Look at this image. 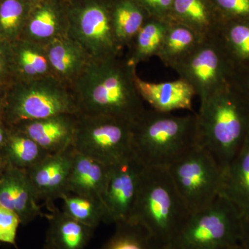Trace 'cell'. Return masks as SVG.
Listing matches in <instances>:
<instances>
[{"instance_id":"obj_1","label":"cell","mask_w":249,"mask_h":249,"mask_svg":"<svg viewBox=\"0 0 249 249\" xmlns=\"http://www.w3.org/2000/svg\"><path fill=\"white\" fill-rule=\"evenodd\" d=\"M136 70L121 55L91 59L71 87L79 114L134 124L146 109L136 88Z\"/></svg>"},{"instance_id":"obj_2","label":"cell","mask_w":249,"mask_h":249,"mask_svg":"<svg viewBox=\"0 0 249 249\" xmlns=\"http://www.w3.org/2000/svg\"><path fill=\"white\" fill-rule=\"evenodd\" d=\"M196 126L198 144L224 171L249 132V101L232 79L201 103Z\"/></svg>"},{"instance_id":"obj_3","label":"cell","mask_w":249,"mask_h":249,"mask_svg":"<svg viewBox=\"0 0 249 249\" xmlns=\"http://www.w3.org/2000/svg\"><path fill=\"white\" fill-rule=\"evenodd\" d=\"M197 142L196 114L145 109L132 124L134 157L144 167H169Z\"/></svg>"},{"instance_id":"obj_4","label":"cell","mask_w":249,"mask_h":249,"mask_svg":"<svg viewBox=\"0 0 249 249\" xmlns=\"http://www.w3.org/2000/svg\"><path fill=\"white\" fill-rule=\"evenodd\" d=\"M191 215L166 167H144L129 220L146 229L165 249Z\"/></svg>"},{"instance_id":"obj_5","label":"cell","mask_w":249,"mask_h":249,"mask_svg":"<svg viewBox=\"0 0 249 249\" xmlns=\"http://www.w3.org/2000/svg\"><path fill=\"white\" fill-rule=\"evenodd\" d=\"M79 114L73 91L53 76L14 81L6 87L0 119L7 128L23 121Z\"/></svg>"},{"instance_id":"obj_6","label":"cell","mask_w":249,"mask_h":249,"mask_svg":"<svg viewBox=\"0 0 249 249\" xmlns=\"http://www.w3.org/2000/svg\"><path fill=\"white\" fill-rule=\"evenodd\" d=\"M242 214L227 198L219 196L209 206L191 214L166 249H229L239 245Z\"/></svg>"},{"instance_id":"obj_7","label":"cell","mask_w":249,"mask_h":249,"mask_svg":"<svg viewBox=\"0 0 249 249\" xmlns=\"http://www.w3.org/2000/svg\"><path fill=\"white\" fill-rule=\"evenodd\" d=\"M168 169L191 214L206 209L219 196L222 167L199 144L175 160Z\"/></svg>"},{"instance_id":"obj_8","label":"cell","mask_w":249,"mask_h":249,"mask_svg":"<svg viewBox=\"0 0 249 249\" xmlns=\"http://www.w3.org/2000/svg\"><path fill=\"white\" fill-rule=\"evenodd\" d=\"M132 124L108 116L78 114L72 146L111 166L133 157Z\"/></svg>"},{"instance_id":"obj_9","label":"cell","mask_w":249,"mask_h":249,"mask_svg":"<svg viewBox=\"0 0 249 249\" xmlns=\"http://www.w3.org/2000/svg\"><path fill=\"white\" fill-rule=\"evenodd\" d=\"M69 34L91 59L121 55L111 24L110 6L101 0H83L68 7Z\"/></svg>"},{"instance_id":"obj_10","label":"cell","mask_w":249,"mask_h":249,"mask_svg":"<svg viewBox=\"0 0 249 249\" xmlns=\"http://www.w3.org/2000/svg\"><path fill=\"white\" fill-rule=\"evenodd\" d=\"M173 69L191 85L200 103L231 81L235 71L217 35L205 37Z\"/></svg>"},{"instance_id":"obj_11","label":"cell","mask_w":249,"mask_h":249,"mask_svg":"<svg viewBox=\"0 0 249 249\" xmlns=\"http://www.w3.org/2000/svg\"><path fill=\"white\" fill-rule=\"evenodd\" d=\"M144 166L134 156L109 166L103 201L105 223L116 224L129 220L138 193Z\"/></svg>"},{"instance_id":"obj_12","label":"cell","mask_w":249,"mask_h":249,"mask_svg":"<svg viewBox=\"0 0 249 249\" xmlns=\"http://www.w3.org/2000/svg\"><path fill=\"white\" fill-rule=\"evenodd\" d=\"M75 150L72 145L65 150L49 154L27 170L28 178L37 201H42L49 209L55 206L53 201L67 194Z\"/></svg>"},{"instance_id":"obj_13","label":"cell","mask_w":249,"mask_h":249,"mask_svg":"<svg viewBox=\"0 0 249 249\" xmlns=\"http://www.w3.org/2000/svg\"><path fill=\"white\" fill-rule=\"evenodd\" d=\"M25 170L7 165L0 178V206L17 214L27 225L42 213Z\"/></svg>"},{"instance_id":"obj_14","label":"cell","mask_w":249,"mask_h":249,"mask_svg":"<svg viewBox=\"0 0 249 249\" xmlns=\"http://www.w3.org/2000/svg\"><path fill=\"white\" fill-rule=\"evenodd\" d=\"M78 114H60L46 119L23 121L9 128L26 134L50 154L71 146Z\"/></svg>"},{"instance_id":"obj_15","label":"cell","mask_w":249,"mask_h":249,"mask_svg":"<svg viewBox=\"0 0 249 249\" xmlns=\"http://www.w3.org/2000/svg\"><path fill=\"white\" fill-rule=\"evenodd\" d=\"M69 34L68 7L55 0H43L31 6L21 38L46 46Z\"/></svg>"},{"instance_id":"obj_16","label":"cell","mask_w":249,"mask_h":249,"mask_svg":"<svg viewBox=\"0 0 249 249\" xmlns=\"http://www.w3.org/2000/svg\"><path fill=\"white\" fill-rule=\"evenodd\" d=\"M135 85L142 101L148 103L152 109L160 112L186 109L193 111L194 89L186 80L178 78L173 81L151 83L135 76Z\"/></svg>"},{"instance_id":"obj_17","label":"cell","mask_w":249,"mask_h":249,"mask_svg":"<svg viewBox=\"0 0 249 249\" xmlns=\"http://www.w3.org/2000/svg\"><path fill=\"white\" fill-rule=\"evenodd\" d=\"M45 47L53 76L71 88L91 58L69 35L54 40Z\"/></svg>"},{"instance_id":"obj_18","label":"cell","mask_w":249,"mask_h":249,"mask_svg":"<svg viewBox=\"0 0 249 249\" xmlns=\"http://www.w3.org/2000/svg\"><path fill=\"white\" fill-rule=\"evenodd\" d=\"M109 169L108 165L75 150L67 186L68 193L93 199L105 209L103 196Z\"/></svg>"},{"instance_id":"obj_19","label":"cell","mask_w":249,"mask_h":249,"mask_svg":"<svg viewBox=\"0 0 249 249\" xmlns=\"http://www.w3.org/2000/svg\"><path fill=\"white\" fill-rule=\"evenodd\" d=\"M219 196L229 199L242 218L249 215V132L240 151L223 171Z\"/></svg>"},{"instance_id":"obj_20","label":"cell","mask_w":249,"mask_h":249,"mask_svg":"<svg viewBox=\"0 0 249 249\" xmlns=\"http://www.w3.org/2000/svg\"><path fill=\"white\" fill-rule=\"evenodd\" d=\"M10 47L14 81H27L53 76L45 46L19 37L10 43Z\"/></svg>"},{"instance_id":"obj_21","label":"cell","mask_w":249,"mask_h":249,"mask_svg":"<svg viewBox=\"0 0 249 249\" xmlns=\"http://www.w3.org/2000/svg\"><path fill=\"white\" fill-rule=\"evenodd\" d=\"M49 215L45 242L55 249H85L93 237L94 229L70 217L54 207Z\"/></svg>"},{"instance_id":"obj_22","label":"cell","mask_w":249,"mask_h":249,"mask_svg":"<svg viewBox=\"0 0 249 249\" xmlns=\"http://www.w3.org/2000/svg\"><path fill=\"white\" fill-rule=\"evenodd\" d=\"M172 21L181 23L203 37L217 35L222 22L214 17L207 0H174Z\"/></svg>"},{"instance_id":"obj_23","label":"cell","mask_w":249,"mask_h":249,"mask_svg":"<svg viewBox=\"0 0 249 249\" xmlns=\"http://www.w3.org/2000/svg\"><path fill=\"white\" fill-rule=\"evenodd\" d=\"M204 38L181 23L170 20L157 57L165 67L173 69L191 53Z\"/></svg>"},{"instance_id":"obj_24","label":"cell","mask_w":249,"mask_h":249,"mask_svg":"<svg viewBox=\"0 0 249 249\" xmlns=\"http://www.w3.org/2000/svg\"><path fill=\"white\" fill-rule=\"evenodd\" d=\"M111 24L121 51L129 47L134 37L146 22L145 11L136 0H119L110 6Z\"/></svg>"},{"instance_id":"obj_25","label":"cell","mask_w":249,"mask_h":249,"mask_svg":"<svg viewBox=\"0 0 249 249\" xmlns=\"http://www.w3.org/2000/svg\"><path fill=\"white\" fill-rule=\"evenodd\" d=\"M0 154L6 164L27 170L49 155L33 139L14 128H8L7 135Z\"/></svg>"},{"instance_id":"obj_26","label":"cell","mask_w":249,"mask_h":249,"mask_svg":"<svg viewBox=\"0 0 249 249\" xmlns=\"http://www.w3.org/2000/svg\"><path fill=\"white\" fill-rule=\"evenodd\" d=\"M168 24V20L156 18L147 19L128 47L129 53L126 58L130 65L137 67L141 62L157 56L164 40Z\"/></svg>"},{"instance_id":"obj_27","label":"cell","mask_w":249,"mask_h":249,"mask_svg":"<svg viewBox=\"0 0 249 249\" xmlns=\"http://www.w3.org/2000/svg\"><path fill=\"white\" fill-rule=\"evenodd\" d=\"M217 36L234 71L249 68V20L223 22Z\"/></svg>"},{"instance_id":"obj_28","label":"cell","mask_w":249,"mask_h":249,"mask_svg":"<svg viewBox=\"0 0 249 249\" xmlns=\"http://www.w3.org/2000/svg\"><path fill=\"white\" fill-rule=\"evenodd\" d=\"M114 233L100 249H165L146 229L131 220L115 224Z\"/></svg>"},{"instance_id":"obj_29","label":"cell","mask_w":249,"mask_h":249,"mask_svg":"<svg viewBox=\"0 0 249 249\" xmlns=\"http://www.w3.org/2000/svg\"><path fill=\"white\" fill-rule=\"evenodd\" d=\"M31 8L24 0H0V42L11 43L20 37Z\"/></svg>"},{"instance_id":"obj_30","label":"cell","mask_w":249,"mask_h":249,"mask_svg":"<svg viewBox=\"0 0 249 249\" xmlns=\"http://www.w3.org/2000/svg\"><path fill=\"white\" fill-rule=\"evenodd\" d=\"M62 211L70 217L96 229L104 222L106 211L102 204L86 196L67 193L62 196Z\"/></svg>"},{"instance_id":"obj_31","label":"cell","mask_w":249,"mask_h":249,"mask_svg":"<svg viewBox=\"0 0 249 249\" xmlns=\"http://www.w3.org/2000/svg\"><path fill=\"white\" fill-rule=\"evenodd\" d=\"M19 224L20 219L17 214L0 206V242L17 247L16 237Z\"/></svg>"},{"instance_id":"obj_32","label":"cell","mask_w":249,"mask_h":249,"mask_svg":"<svg viewBox=\"0 0 249 249\" xmlns=\"http://www.w3.org/2000/svg\"><path fill=\"white\" fill-rule=\"evenodd\" d=\"M221 13L237 20H249V0H213Z\"/></svg>"},{"instance_id":"obj_33","label":"cell","mask_w":249,"mask_h":249,"mask_svg":"<svg viewBox=\"0 0 249 249\" xmlns=\"http://www.w3.org/2000/svg\"><path fill=\"white\" fill-rule=\"evenodd\" d=\"M14 82L10 43L0 42V87H7Z\"/></svg>"},{"instance_id":"obj_34","label":"cell","mask_w":249,"mask_h":249,"mask_svg":"<svg viewBox=\"0 0 249 249\" xmlns=\"http://www.w3.org/2000/svg\"><path fill=\"white\" fill-rule=\"evenodd\" d=\"M142 9L148 11L156 19L168 20L167 16L171 14L174 0H136Z\"/></svg>"},{"instance_id":"obj_35","label":"cell","mask_w":249,"mask_h":249,"mask_svg":"<svg viewBox=\"0 0 249 249\" xmlns=\"http://www.w3.org/2000/svg\"><path fill=\"white\" fill-rule=\"evenodd\" d=\"M232 80L240 88L249 101V68L234 72Z\"/></svg>"},{"instance_id":"obj_36","label":"cell","mask_w":249,"mask_h":249,"mask_svg":"<svg viewBox=\"0 0 249 249\" xmlns=\"http://www.w3.org/2000/svg\"><path fill=\"white\" fill-rule=\"evenodd\" d=\"M240 245L245 249H249V215L242 220Z\"/></svg>"},{"instance_id":"obj_37","label":"cell","mask_w":249,"mask_h":249,"mask_svg":"<svg viewBox=\"0 0 249 249\" xmlns=\"http://www.w3.org/2000/svg\"><path fill=\"white\" fill-rule=\"evenodd\" d=\"M8 128L0 119V147L2 146L7 135Z\"/></svg>"},{"instance_id":"obj_38","label":"cell","mask_w":249,"mask_h":249,"mask_svg":"<svg viewBox=\"0 0 249 249\" xmlns=\"http://www.w3.org/2000/svg\"><path fill=\"white\" fill-rule=\"evenodd\" d=\"M6 166H7V164H6L4 158L1 157V154H0V178H1L3 174H4Z\"/></svg>"},{"instance_id":"obj_39","label":"cell","mask_w":249,"mask_h":249,"mask_svg":"<svg viewBox=\"0 0 249 249\" xmlns=\"http://www.w3.org/2000/svg\"><path fill=\"white\" fill-rule=\"evenodd\" d=\"M6 88V87H0V114H1V107H2L3 100H4Z\"/></svg>"},{"instance_id":"obj_40","label":"cell","mask_w":249,"mask_h":249,"mask_svg":"<svg viewBox=\"0 0 249 249\" xmlns=\"http://www.w3.org/2000/svg\"><path fill=\"white\" fill-rule=\"evenodd\" d=\"M28 4L30 5L31 6H34V5L38 4L40 1H43V0H24Z\"/></svg>"},{"instance_id":"obj_41","label":"cell","mask_w":249,"mask_h":249,"mask_svg":"<svg viewBox=\"0 0 249 249\" xmlns=\"http://www.w3.org/2000/svg\"><path fill=\"white\" fill-rule=\"evenodd\" d=\"M42 249H55L53 247H52L50 245H49L48 243L45 242L44 243L43 247H42Z\"/></svg>"},{"instance_id":"obj_42","label":"cell","mask_w":249,"mask_h":249,"mask_svg":"<svg viewBox=\"0 0 249 249\" xmlns=\"http://www.w3.org/2000/svg\"><path fill=\"white\" fill-rule=\"evenodd\" d=\"M229 249H244L243 247H242V246H241L240 245V244H239V245L234 246V247H231V248H230Z\"/></svg>"}]
</instances>
